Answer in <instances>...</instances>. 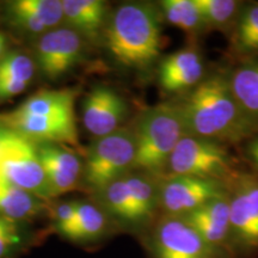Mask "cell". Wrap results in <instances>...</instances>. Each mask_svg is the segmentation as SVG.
<instances>
[{"mask_svg": "<svg viewBox=\"0 0 258 258\" xmlns=\"http://www.w3.org/2000/svg\"><path fill=\"white\" fill-rule=\"evenodd\" d=\"M99 196L104 212L109 217L116 219L121 224L139 227V221L135 211L134 200L132 196L124 176L120 177L104 189L97 192Z\"/></svg>", "mask_w": 258, "mask_h": 258, "instance_id": "cell-19", "label": "cell"}, {"mask_svg": "<svg viewBox=\"0 0 258 258\" xmlns=\"http://www.w3.org/2000/svg\"><path fill=\"white\" fill-rule=\"evenodd\" d=\"M240 173L225 145L185 134L170 156L164 176H191L231 184Z\"/></svg>", "mask_w": 258, "mask_h": 258, "instance_id": "cell-4", "label": "cell"}, {"mask_svg": "<svg viewBox=\"0 0 258 258\" xmlns=\"http://www.w3.org/2000/svg\"><path fill=\"white\" fill-rule=\"evenodd\" d=\"M182 218L222 257L230 252L232 244L228 194L211 200Z\"/></svg>", "mask_w": 258, "mask_h": 258, "instance_id": "cell-14", "label": "cell"}, {"mask_svg": "<svg viewBox=\"0 0 258 258\" xmlns=\"http://www.w3.org/2000/svg\"><path fill=\"white\" fill-rule=\"evenodd\" d=\"M74 90H48L29 97L14 112L19 115L63 116L74 115Z\"/></svg>", "mask_w": 258, "mask_h": 258, "instance_id": "cell-18", "label": "cell"}, {"mask_svg": "<svg viewBox=\"0 0 258 258\" xmlns=\"http://www.w3.org/2000/svg\"><path fill=\"white\" fill-rule=\"evenodd\" d=\"M127 104L120 93L108 86H96L83 101V123L93 137L102 138L122 128Z\"/></svg>", "mask_w": 258, "mask_h": 258, "instance_id": "cell-12", "label": "cell"}, {"mask_svg": "<svg viewBox=\"0 0 258 258\" xmlns=\"http://www.w3.org/2000/svg\"><path fill=\"white\" fill-rule=\"evenodd\" d=\"M0 175L8 184L30 192L40 200L53 198L37 147L14 132L0 159Z\"/></svg>", "mask_w": 258, "mask_h": 258, "instance_id": "cell-6", "label": "cell"}, {"mask_svg": "<svg viewBox=\"0 0 258 258\" xmlns=\"http://www.w3.org/2000/svg\"><path fill=\"white\" fill-rule=\"evenodd\" d=\"M232 247L258 246V175L240 173L230 184Z\"/></svg>", "mask_w": 258, "mask_h": 258, "instance_id": "cell-8", "label": "cell"}, {"mask_svg": "<svg viewBox=\"0 0 258 258\" xmlns=\"http://www.w3.org/2000/svg\"><path fill=\"white\" fill-rule=\"evenodd\" d=\"M232 48L238 55H258V4L244 5L231 31Z\"/></svg>", "mask_w": 258, "mask_h": 258, "instance_id": "cell-21", "label": "cell"}, {"mask_svg": "<svg viewBox=\"0 0 258 258\" xmlns=\"http://www.w3.org/2000/svg\"><path fill=\"white\" fill-rule=\"evenodd\" d=\"M2 41H5V38H4V36H3L2 34H0V42H2Z\"/></svg>", "mask_w": 258, "mask_h": 258, "instance_id": "cell-33", "label": "cell"}, {"mask_svg": "<svg viewBox=\"0 0 258 258\" xmlns=\"http://www.w3.org/2000/svg\"><path fill=\"white\" fill-rule=\"evenodd\" d=\"M160 12L147 3H125L108 19L104 38L110 55L121 66L146 70L164 47Z\"/></svg>", "mask_w": 258, "mask_h": 258, "instance_id": "cell-2", "label": "cell"}, {"mask_svg": "<svg viewBox=\"0 0 258 258\" xmlns=\"http://www.w3.org/2000/svg\"><path fill=\"white\" fill-rule=\"evenodd\" d=\"M109 215L90 202H78L76 222L70 239L90 241L101 238L108 230Z\"/></svg>", "mask_w": 258, "mask_h": 258, "instance_id": "cell-24", "label": "cell"}, {"mask_svg": "<svg viewBox=\"0 0 258 258\" xmlns=\"http://www.w3.org/2000/svg\"><path fill=\"white\" fill-rule=\"evenodd\" d=\"M9 16L11 18L12 24L29 34H41L47 30V28L37 18H35L34 16L24 10L17 8L14 3L9 4Z\"/></svg>", "mask_w": 258, "mask_h": 258, "instance_id": "cell-29", "label": "cell"}, {"mask_svg": "<svg viewBox=\"0 0 258 258\" xmlns=\"http://www.w3.org/2000/svg\"><path fill=\"white\" fill-rule=\"evenodd\" d=\"M4 47H5V41L0 42V59H2L3 53H4Z\"/></svg>", "mask_w": 258, "mask_h": 258, "instance_id": "cell-32", "label": "cell"}, {"mask_svg": "<svg viewBox=\"0 0 258 258\" xmlns=\"http://www.w3.org/2000/svg\"><path fill=\"white\" fill-rule=\"evenodd\" d=\"M135 139L133 129L120 128L114 133L97 138L86 151L83 173L86 185L99 192L120 177L133 170Z\"/></svg>", "mask_w": 258, "mask_h": 258, "instance_id": "cell-5", "label": "cell"}, {"mask_svg": "<svg viewBox=\"0 0 258 258\" xmlns=\"http://www.w3.org/2000/svg\"><path fill=\"white\" fill-rule=\"evenodd\" d=\"M77 212H78V201H67L56 205L51 213L56 231L69 239L76 222Z\"/></svg>", "mask_w": 258, "mask_h": 258, "instance_id": "cell-28", "label": "cell"}, {"mask_svg": "<svg viewBox=\"0 0 258 258\" xmlns=\"http://www.w3.org/2000/svg\"><path fill=\"white\" fill-rule=\"evenodd\" d=\"M175 102L186 135L227 145L258 134V125L241 109L224 74L206 76Z\"/></svg>", "mask_w": 258, "mask_h": 258, "instance_id": "cell-1", "label": "cell"}, {"mask_svg": "<svg viewBox=\"0 0 258 258\" xmlns=\"http://www.w3.org/2000/svg\"><path fill=\"white\" fill-rule=\"evenodd\" d=\"M14 4L31 14L47 29L55 27L63 19L62 2L59 0H18Z\"/></svg>", "mask_w": 258, "mask_h": 258, "instance_id": "cell-25", "label": "cell"}, {"mask_svg": "<svg viewBox=\"0 0 258 258\" xmlns=\"http://www.w3.org/2000/svg\"><path fill=\"white\" fill-rule=\"evenodd\" d=\"M0 125L34 144L35 141L72 145L78 143L74 115L36 116L19 115L12 111L0 115Z\"/></svg>", "mask_w": 258, "mask_h": 258, "instance_id": "cell-10", "label": "cell"}, {"mask_svg": "<svg viewBox=\"0 0 258 258\" xmlns=\"http://www.w3.org/2000/svg\"><path fill=\"white\" fill-rule=\"evenodd\" d=\"M43 202L32 194L4 183L0 186V215L19 221L36 217Z\"/></svg>", "mask_w": 258, "mask_h": 258, "instance_id": "cell-22", "label": "cell"}, {"mask_svg": "<svg viewBox=\"0 0 258 258\" xmlns=\"http://www.w3.org/2000/svg\"><path fill=\"white\" fill-rule=\"evenodd\" d=\"M151 244L153 258H224L179 217L161 215Z\"/></svg>", "mask_w": 258, "mask_h": 258, "instance_id": "cell-9", "label": "cell"}, {"mask_svg": "<svg viewBox=\"0 0 258 258\" xmlns=\"http://www.w3.org/2000/svg\"><path fill=\"white\" fill-rule=\"evenodd\" d=\"M205 61L195 46L183 48L160 61L158 82L169 95H184L205 79Z\"/></svg>", "mask_w": 258, "mask_h": 258, "instance_id": "cell-13", "label": "cell"}, {"mask_svg": "<svg viewBox=\"0 0 258 258\" xmlns=\"http://www.w3.org/2000/svg\"><path fill=\"white\" fill-rule=\"evenodd\" d=\"M161 15L173 27L184 31L195 42L208 31L194 0H164L160 2Z\"/></svg>", "mask_w": 258, "mask_h": 258, "instance_id": "cell-20", "label": "cell"}, {"mask_svg": "<svg viewBox=\"0 0 258 258\" xmlns=\"http://www.w3.org/2000/svg\"><path fill=\"white\" fill-rule=\"evenodd\" d=\"M208 31L233 29L244 5L234 0H194Z\"/></svg>", "mask_w": 258, "mask_h": 258, "instance_id": "cell-23", "label": "cell"}, {"mask_svg": "<svg viewBox=\"0 0 258 258\" xmlns=\"http://www.w3.org/2000/svg\"><path fill=\"white\" fill-rule=\"evenodd\" d=\"M245 157L253 170L256 171V175H258V134L254 135L247 141L245 146Z\"/></svg>", "mask_w": 258, "mask_h": 258, "instance_id": "cell-31", "label": "cell"}, {"mask_svg": "<svg viewBox=\"0 0 258 258\" xmlns=\"http://www.w3.org/2000/svg\"><path fill=\"white\" fill-rule=\"evenodd\" d=\"M29 83L0 78V99H8L23 92Z\"/></svg>", "mask_w": 258, "mask_h": 258, "instance_id": "cell-30", "label": "cell"}, {"mask_svg": "<svg viewBox=\"0 0 258 258\" xmlns=\"http://www.w3.org/2000/svg\"><path fill=\"white\" fill-rule=\"evenodd\" d=\"M63 18L72 30L91 41L104 34L109 19L108 5L101 0H63Z\"/></svg>", "mask_w": 258, "mask_h": 258, "instance_id": "cell-16", "label": "cell"}, {"mask_svg": "<svg viewBox=\"0 0 258 258\" xmlns=\"http://www.w3.org/2000/svg\"><path fill=\"white\" fill-rule=\"evenodd\" d=\"M83 41L71 28L47 32L37 43V62L49 79H59L69 73L82 57Z\"/></svg>", "mask_w": 258, "mask_h": 258, "instance_id": "cell-11", "label": "cell"}, {"mask_svg": "<svg viewBox=\"0 0 258 258\" xmlns=\"http://www.w3.org/2000/svg\"><path fill=\"white\" fill-rule=\"evenodd\" d=\"M35 66L30 57L14 51L0 59V78L30 83Z\"/></svg>", "mask_w": 258, "mask_h": 258, "instance_id": "cell-26", "label": "cell"}, {"mask_svg": "<svg viewBox=\"0 0 258 258\" xmlns=\"http://www.w3.org/2000/svg\"><path fill=\"white\" fill-rule=\"evenodd\" d=\"M135 160L133 170L159 179L165 175L167 161L185 135L176 102L160 103L145 109L133 129Z\"/></svg>", "mask_w": 258, "mask_h": 258, "instance_id": "cell-3", "label": "cell"}, {"mask_svg": "<svg viewBox=\"0 0 258 258\" xmlns=\"http://www.w3.org/2000/svg\"><path fill=\"white\" fill-rule=\"evenodd\" d=\"M23 240L17 221L0 215V258H6Z\"/></svg>", "mask_w": 258, "mask_h": 258, "instance_id": "cell-27", "label": "cell"}, {"mask_svg": "<svg viewBox=\"0 0 258 258\" xmlns=\"http://www.w3.org/2000/svg\"><path fill=\"white\" fill-rule=\"evenodd\" d=\"M230 191V184L191 176H164L158 179L159 209L163 215L185 217L213 199Z\"/></svg>", "mask_w": 258, "mask_h": 258, "instance_id": "cell-7", "label": "cell"}, {"mask_svg": "<svg viewBox=\"0 0 258 258\" xmlns=\"http://www.w3.org/2000/svg\"><path fill=\"white\" fill-rule=\"evenodd\" d=\"M37 154L53 196L77 188L84 169L77 154L54 144H42L37 147Z\"/></svg>", "mask_w": 258, "mask_h": 258, "instance_id": "cell-15", "label": "cell"}, {"mask_svg": "<svg viewBox=\"0 0 258 258\" xmlns=\"http://www.w3.org/2000/svg\"><path fill=\"white\" fill-rule=\"evenodd\" d=\"M227 77L237 102L258 125V56L246 57Z\"/></svg>", "mask_w": 258, "mask_h": 258, "instance_id": "cell-17", "label": "cell"}]
</instances>
